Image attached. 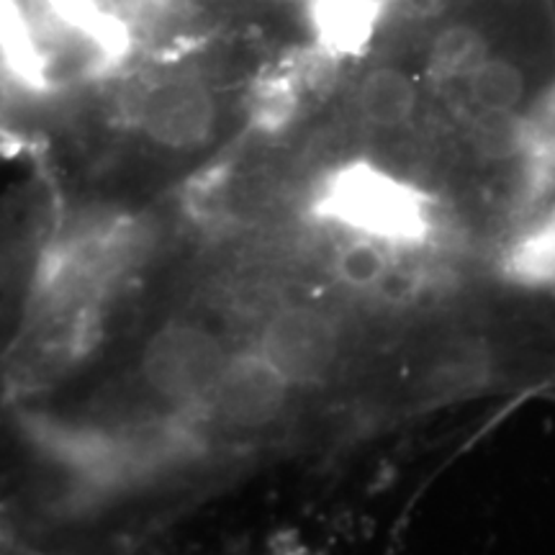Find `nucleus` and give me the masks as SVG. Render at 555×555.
I'll return each mask as SVG.
<instances>
[{
	"mask_svg": "<svg viewBox=\"0 0 555 555\" xmlns=\"http://www.w3.org/2000/svg\"><path fill=\"white\" fill-rule=\"evenodd\" d=\"M311 208L352 237L378 240L391 249L425 245L435 224L433 201L420 185L367 159L332 170Z\"/></svg>",
	"mask_w": 555,
	"mask_h": 555,
	"instance_id": "obj_1",
	"label": "nucleus"
},
{
	"mask_svg": "<svg viewBox=\"0 0 555 555\" xmlns=\"http://www.w3.org/2000/svg\"><path fill=\"white\" fill-rule=\"evenodd\" d=\"M229 352L196 324H168L152 335L142 352V376L165 401H204L217 384Z\"/></svg>",
	"mask_w": 555,
	"mask_h": 555,
	"instance_id": "obj_2",
	"label": "nucleus"
},
{
	"mask_svg": "<svg viewBox=\"0 0 555 555\" xmlns=\"http://www.w3.org/2000/svg\"><path fill=\"white\" fill-rule=\"evenodd\" d=\"M258 350L291 386H317L330 378L339 358V330L314 307H288L262 327Z\"/></svg>",
	"mask_w": 555,
	"mask_h": 555,
	"instance_id": "obj_3",
	"label": "nucleus"
},
{
	"mask_svg": "<svg viewBox=\"0 0 555 555\" xmlns=\"http://www.w3.org/2000/svg\"><path fill=\"white\" fill-rule=\"evenodd\" d=\"M294 386L258 347L234 352L221 367L206 404L221 425L232 429H262L273 425L288 404Z\"/></svg>",
	"mask_w": 555,
	"mask_h": 555,
	"instance_id": "obj_4",
	"label": "nucleus"
},
{
	"mask_svg": "<svg viewBox=\"0 0 555 555\" xmlns=\"http://www.w3.org/2000/svg\"><path fill=\"white\" fill-rule=\"evenodd\" d=\"M139 119H142V129L155 142L172 150H191L211 137L217 111L204 86L193 80H178L150 90Z\"/></svg>",
	"mask_w": 555,
	"mask_h": 555,
	"instance_id": "obj_5",
	"label": "nucleus"
},
{
	"mask_svg": "<svg viewBox=\"0 0 555 555\" xmlns=\"http://www.w3.org/2000/svg\"><path fill=\"white\" fill-rule=\"evenodd\" d=\"M416 106H420V93L414 80L393 65L371 69L358 88L360 114L378 129L404 127L412 121Z\"/></svg>",
	"mask_w": 555,
	"mask_h": 555,
	"instance_id": "obj_6",
	"label": "nucleus"
},
{
	"mask_svg": "<svg viewBox=\"0 0 555 555\" xmlns=\"http://www.w3.org/2000/svg\"><path fill=\"white\" fill-rule=\"evenodd\" d=\"M384 0H317L319 39L335 54H358L376 34Z\"/></svg>",
	"mask_w": 555,
	"mask_h": 555,
	"instance_id": "obj_7",
	"label": "nucleus"
},
{
	"mask_svg": "<svg viewBox=\"0 0 555 555\" xmlns=\"http://www.w3.org/2000/svg\"><path fill=\"white\" fill-rule=\"evenodd\" d=\"M489 57V44L474 24H448L435 34L427 52V69L437 82L466 80Z\"/></svg>",
	"mask_w": 555,
	"mask_h": 555,
	"instance_id": "obj_8",
	"label": "nucleus"
},
{
	"mask_svg": "<svg viewBox=\"0 0 555 555\" xmlns=\"http://www.w3.org/2000/svg\"><path fill=\"white\" fill-rule=\"evenodd\" d=\"M470 101L486 114H512L522 106L527 93L525 73L515 62L502 57H486L466 78Z\"/></svg>",
	"mask_w": 555,
	"mask_h": 555,
	"instance_id": "obj_9",
	"label": "nucleus"
},
{
	"mask_svg": "<svg viewBox=\"0 0 555 555\" xmlns=\"http://www.w3.org/2000/svg\"><path fill=\"white\" fill-rule=\"evenodd\" d=\"M504 268L512 281L527 286H555V206L512 245Z\"/></svg>",
	"mask_w": 555,
	"mask_h": 555,
	"instance_id": "obj_10",
	"label": "nucleus"
},
{
	"mask_svg": "<svg viewBox=\"0 0 555 555\" xmlns=\"http://www.w3.org/2000/svg\"><path fill=\"white\" fill-rule=\"evenodd\" d=\"M335 270L350 288H376L391 273V247L371 237H352L337 253Z\"/></svg>",
	"mask_w": 555,
	"mask_h": 555,
	"instance_id": "obj_11",
	"label": "nucleus"
},
{
	"mask_svg": "<svg viewBox=\"0 0 555 555\" xmlns=\"http://www.w3.org/2000/svg\"><path fill=\"white\" fill-rule=\"evenodd\" d=\"M11 101H13V90L9 86V80L0 75V114H5V111H9Z\"/></svg>",
	"mask_w": 555,
	"mask_h": 555,
	"instance_id": "obj_12",
	"label": "nucleus"
}]
</instances>
